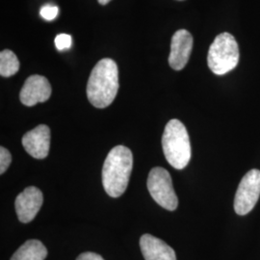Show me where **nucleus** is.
<instances>
[{"instance_id":"15","label":"nucleus","mask_w":260,"mask_h":260,"mask_svg":"<svg viewBox=\"0 0 260 260\" xmlns=\"http://www.w3.org/2000/svg\"><path fill=\"white\" fill-rule=\"evenodd\" d=\"M72 43H73V40H72L71 35H69V34L62 33V34H59L56 36V48L60 51L69 49L70 47H72Z\"/></svg>"},{"instance_id":"12","label":"nucleus","mask_w":260,"mask_h":260,"mask_svg":"<svg viewBox=\"0 0 260 260\" xmlns=\"http://www.w3.org/2000/svg\"><path fill=\"white\" fill-rule=\"evenodd\" d=\"M47 255L46 246L39 240L31 239L19 247L11 260H45Z\"/></svg>"},{"instance_id":"18","label":"nucleus","mask_w":260,"mask_h":260,"mask_svg":"<svg viewBox=\"0 0 260 260\" xmlns=\"http://www.w3.org/2000/svg\"><path fill=\"white\" fill-rule=\"evenodd\" d=\"M98 1H99V3L102 4V5H106V4H108L111 0H98Z\"/></svg>"},{"instance_id":"4","label":"nucleus","mask_w":260,"mask_h":260,"mask_svg":"<svg viewBox=\"0 0 260 260\" xmlns=\"http://www.w3.org/2000/svg\"><path fill=\"white\" fill-rule=\"evenodd\" d=\"M239 62V47L232 34L221 33L209 47L207 64L217 75H223L235 69Z\"/></svg>"},{"instance_id":"6","label":"nucleus","mask_w":260,"mask_h":260,"mask_svg":"<svg viewBox=\"0 0 260 260\" xmlns=\"http://www.w3.org/2000/svg\"><path fill=\"white\" fill-rule=\"evenodd\" d=\"M260 196V171L251 170L243 178L234 199L235 212L244 216L251 212Z\"/></svg>"},{"instance_id":"11","label":"nucleus","mask_w":260,"mask_h":260,"mask_svg":"<svg viewBox=\"0 0 260 260\" xmlns=\"http://www.w3.org/2000/svg\"><path fill=\"white\" fill-rule=\"evenodd\" d=\"M140 248L145 260H177L174 249L150 234H144L141 237Z\"/></svg>"},{"instance_id":"10","label":"nucleus","mask_w":260,"mask_h":260,"mask_svg":"<svg viewBox=\"0 0 260 260\" xmlns=\"http://www.w3.org/2000/svg\"><path fill=\"white\" fill-rule=\"evenodd\" d=\"M21 143L32 157L44 159L48 155L50 149V129L46 124H40L36 128L26 132Z\"/></svg>"},{"instance_id":"16","label":"nucleus","mask_w":260,"mask_h":260,"mask_svg":"<svg viewBox=\"0 0 260 260\" xmlns=\"http://www.w3.org/2000/svg\"><path fill=\"white\" fill-rule=\"evenodd\" d=\"M12 156L9 150L3 147L0 148V174L3 175L9 168Z\"/></svg>"},{"instance_id":"13","label":"nucleus","mask_w":260,"mask_h":260,"mask_svg":"<svg viewBox=\"0 0 260 260\" xmlns=\"http://www.w3.org/2000/svg\"><path fill=\"white\" fill-rule=\"evenodd\" d=\"M19 70V61L16 54L9 49L2 50L0 53V75L10 77L16 75Z\"/></svg>"},{"instance_id":"1","label":"nucleus","mask_w":260,"mask_h":260,"mask_svg":"<svg viewBox=\"0 0 260 260\" xmlns=\"http://www.w3.org/2000/svg\"><path fill=\"white\" fill-rule=\"evenodd\" d=\"M119 91V70L116 62L109 58L102 59L93 67L87 84V96L96 108H106Z\"/></svg>"},{"instance_id":"9","label":"nucleus","mask_w":260,"mask_h":260,"mask_svg":"<svg viewBox=\"0 0 260 260\" xmlns=\"http://www.w3.org/2000/svg\"><path fill=\"white\" fill-rule=\"evenodd\" d=\"M193 48V37L185 30H177L172 38L169 64L175 71H181L187 65Z\"/></svg>"},{"instance_id":"5","label":"nucleus","mask_w":260,"mask_h":260,"mask_svg":"<svg viewBox=\"0 0 260 260\" xmlns=\"http://www.w3.org/2000/svg\"><path fill=\"white\" fill-rule=\"evenodd\" d=\"M148 189L158 205L169 211H175L178 205L172 177L164 168H153L149 174Z\"/></svg>"},{"instance_id":"2","label":"nucleus","mask_w":260,"mask_h":260,"mask_svg":"<svg viewBox=\"0 0 260 260\" xmlns=\"http://www.w3.org/2000/svg\"><path fill=\"white\" fill-rule=\"evenodd\" d=\"M133 167V155L128 148L117 146L110 150L103 168V184L112 198L121 197L126 190Z\"/></svg>"},{"instance_id":"17","label":"nucleus","mask_w":260,"mask_h":260,"mask_svg":"<svg viewBox=\"0 0 260 260\" xmlns=\"http://www.w3.org/2000/svg\"><path fill=\"white\" fill-rule=\"evenodd\" d=\"M76 260H104L103 257L94 252H91V251H87V252H83L81 254L78 255V257Z\"/></svg>"},{"instance_id":"14","label":"nucleus","mask_w":260,"mask_h":260,"mask_svg":"<svg viewBox=\"0 0 260 260\" xmlns=\"http://www.w3.org/2000/svg\"><path fill=\"white\" fill-rule=\"evenodd\" d=\"M40 14L43 19H46L47 21H51L57 18V16L59 14V8L55 5L47 4L42 7Z\"/></svg>"},{"instance_id":"19","label":"nucleus","mask_w":260,"mask_h":260,"mask_svg":"<svg viewBox=\"0 0 260 260\" xmlns=\"http://www.w3.org/2000/svg\"><path fill=\"white\" fill-rule=\"evenodd\" d=\"M179 1H182V0H179Z\"/></svg>"},{"instance_id":"3","label":"nucleus","mask_w":260,"mask_h":260,"mask_svg":"<svg viewBox=\"0 0 260 260\" xmlns=\"http://www.w3.org/2000/svg\"><path fill=\"white\" fill-rule=\"evenodd\" d=\"M162 148L168 163L177 170H182L191 159V145L184 124L177 119L166 124L162 136Z\"/></svg>"},{"instance_id":"8","label":"nucleus","mask_w":260,"mask_h":260,"mask_svg":"<svg viewBox=\"0 0 260 260\" xmlns=\"http://www.w3.org/2000/svg\"><path fill=\"white\" fill-rule=\"evenodd\" d=\"M43 203L44 196L39 188L30 186L24 189L15 202L16 212L19 221L23 223H30L40 211Z\"/></svg>"},{"instance_id":"7","label":"nucleus","mask_w":260,"mask_h":260,"mask_svg":"<svg viewBox=\"0 0 260 260\" xmlns=\"http://www.w3.org/2000/svg\"><path fill=\"white\" fill-rule=\"evenodd\" d=\"M51 86L45 76L34 75L29 76L19 93V100L28 107L39 103H46L51 95Z\"/></svg>"}]
</instances>
